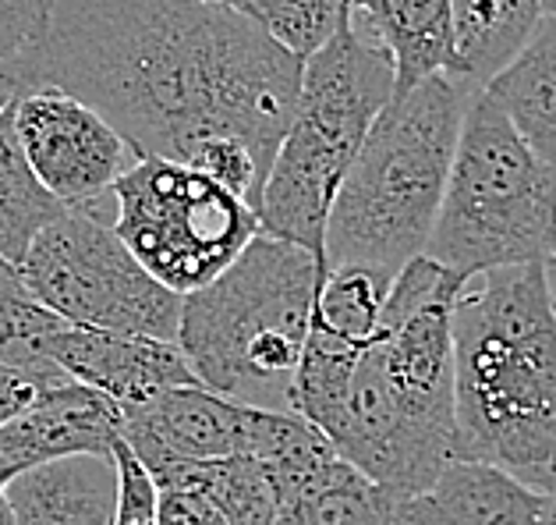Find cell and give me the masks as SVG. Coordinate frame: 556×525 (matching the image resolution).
Returning <instances> with one entry per match:
<instances>
[{
	"label": "cell",
	"instance_id": "obj_1",
	"mask_svg": "<svg viewBox=\"0 0 556 525\" xmlns=\"http://www.w3.org/2000/svg\"><path fill=\"white\" fill-rule=\"evenodd\" d=\"M25 58L39 86L100 111L139 157L206 171L252 210L305 64L238 11L199 0H53Z\"/></svg>",
	"mask_w": 556,
	"mask_h": 525
},
{
	"label": "cell",
	"instance_id": "obj_2",
	"mask_svg": "<svg viewBox=\"0 0 556 525\" xmlns=\"http://www.w3.org/2000/svg\"><path fill=\"white\" fill-rule=\"evenodd\" d=\"M460 285L429 255L390 280L379 327L358 348L341 405L319 429L379 490H426L457 462L451 305Z\"/></svg>",
	"mask_w": 556,
	"mask_h": 525
},
{
	"label": "cell",
	"instance_id": "obj_3",
	"mask_svg": "<svg viewBox=\"0 0 556 525\" xmlns=\"http://www.w3.org/2000/svg\"><path fill=\"white\" fill-rule=\"evenodd\" d=\"M457 458L556 490V299L546 263L468 277L451 305Z\"/></svg>",
	"mask_w": 556,
	"mask_h": 525
},
{
	"label": "cell",
	"instance_id": "obj_4",
	"mask_svg": "<svg viewBox=\"0 0 556 525\" xmlns=\"http://www.w3.org/2000/svg\"><path fill=\"white\" fill-rule=\"evenodd\" d=\"M471 92L451 75L393 92L337 188L323 266H369L397 277L426 252Z\"/></svg>",
	"mask_w": 556,
	"mask_h": 525
},
{
	"label": "cell",
	"instance_id": "obj_5",
	"mask_svg": "<svg viewBox=\"0 0 556 525\" xmlns=\"http://www.w3.org/2000/svg\"><path fill=\"white\" fill-rule=\"evenodd\" d=\"M323 260L274 235H255L206 288L181 299L178 348L213 395L288 409L308 338Z\"/></svg>",
	"mask_w": 556,
	"mask_h": 525
},
{
	"label": "cell",
	"instance_id": "obj_6",
	"mask_svg": "<svg viewBox=\"0 0 556 525\" xmlns=\"http://www.w3.org/2000/svg\"><path fill=\"white\" fill-rule=\"evenodd\" d=\"M390 97L393 64L387 50L358 33L348 8L333 36L302 64L291 125L255 207L263 235L294 241L323 260V235L337 188Z\"/></svg>",
	"mask_w": 556,
	"mask_h": 525
},
{
	"label": "cell",
	"instance_id": "obj_7",
	"mask_svg": "<svg viewBox=\"0 0 556 525\" xmlns=\"http://www.w3.org/2000/svg\"><path fill=\"white\" fill-rule=\"evenodd\" d=\"M556 174L528 150L485 89L468 97L443 203L422 255L468 280L518 263H549Z\"/></svg>",
	"mask_w": 556,
	"mask_h": 525
},
{
	"label": "cell",
	"instance_id": "obj_8",
	"mask_svg": "<svg viewBox=\"0 0 556 525\" xmlns=\"http://www.w3.org/2000/svg\"><path fill=\"white\" fill-rule=\"evenodd\" d=\"M25 288L64 323L178 341L181 295L146 271L114 232V196L64 207L18 263Z\"/></svg>",
	"mask_w": 556,
	"mask_h": 525
},
{
	"label": "cell",
	"instance_id": "obj_9",
	"mask_svg": "<svg viewBox=\"0 0 556 525\" xmlns=\"http://www.w3.org/2000/svg\"><path fill=\"white\" fill-rule=\"evenodd\" d=\"M114 232L128 252L174 295L220 277L260 235L255 210L213 174L139 157L111 188Z\"/></svg>",
	"mask_w": 556,
	"mask_h": 525
},
{
	"label": "cell",
	"instance_id": "obj_10",
	"mask_svg": "<svg viewBox=\"0 0 556 525\" xmlns=\"http://www.w3.org/2000/svg\"><path fill=\"white\" fill-rule=\"evenodd\" d=\"M121 415H125V443L146 468L164 462H216V458L269 462L312 426L294 412L245 405L192 384L121 405Z\"/></svg>",
	"mask_w": 556,
	"mask_h": 525
},
{
	"label": "cell",
	"instance_id": "obj_11",
	"mask_svg": "<svg viewBox=\"0 0 556 525\" xmlns=\"http://www.w3.org/2000/svg\"><path fill=\"white\" fill-rule=\"evenodd\" d=\"M11 125L36 182L64 207L103 199L139 160L100 111L53 86H36L11 103Z\"/></svg>",
	"mask_w": 556,
	"mask_h": 525
},
{
	"label": "cell",
	"instance_id": "obj_12",
	"mask_svg": "<svg viewBox=\"0 0 556 525\" xmlns=\"http://www.w3.org/2000/svg\"><path fill=\"white\" fill-rule=\"evenodd\" d=\"M47 359L67 380L92 387L117 405H131L167 387H202L178 341L61 323L47 341Z\"/></svg>",
	"mask_w": 556,
	"mask_h": 525
},
{
	"label": "cell",
	"instance_id": "obj_13",
	"mask_svg": "<svg viewBox=\"0 0 556 525\" xmlns=\"http://www.w3.org/2000/svg\"><path fill=\"white\" fill-rule=\"evenodd\" d=\"M125 437L121 405L92 387L64 380L43 390L29 409L0 426V487L58 458L100 454L111 458Z\"/></svg>",
	"mask_w": 556,
	"mask_h": 525
},
{
	"label": "cell",
	"instance_id": "obj_14",
	"mask_svg": "<svg viewBox=\"0 0 556 525\" xmlns=\"http://www.w3.org/2000/svg\"><path fill=\"white\" fill-rule=\"evenodd\" d=\"M546 493L485 462H451L426 490L376 487L379 525H539Z\"/></svg>",
	"mask_w": 556,
	"mask_h": 525
},
{
	"label": "cell",
	"instance_id": "obj_15",
	"mask_svg": "<svg viewBox=\"0 0 556 525\" xmlns=\"http://www.w3.org/2000/svg\"><path fill=\"white\" fill-rule=\"evenodd\" d=\"M15 525H114V454L58 458L4 483Z\"/></svg>",
	"mask_w": 556,
	"mask_h": 525
},
{
	"label": "cell",
	"instance_id": "obj_16",
	"mask_svg": "<svg viewBox=\"0 0 556 525\" xmlns=\"http://www.w3.org/2000/svg\"><path fill=\"white\" fill-rule=\"evenodd\" d=\"M362 36L387 50L393 92L451 68V0H348Z\"/></svg>",
	"mask_w": 556,
	"mask_h": 525
},
{
	"label": "cell",
	"instance_id": "obj_17",
	"mask_svg": "<svg viewBox=\"0 0 556 525\" xmlns=\"http://www.w3.org/2000/svg\"><path fill=\"white\" fill-rule=\"evenodd\" d=\"M482 89L528 150L556 174V18L542 15L525 47Z\"/></svg>",
	"mask_w": 556,
	"mask_h": 525
},
{
	"label": "cell",
	"instance_id": "obj_18",
	"mask_svg": "<svg viewBox=\"0 0 556 525\" xmlns=\"http://www.w3.org/2000/svg\"><path fill=\"white\" fill-rule=\"evenodd\" d=\"M542 18L539 0H451V68L465 89H482L525 47Z\"/></svg>",
	"mask_w": 556,
	"mask_h": 525
},
{
	"label": "cell",
	"instance_id": "obj_19",
	"mask_svg": "<svg viewBox=\"0 0 556 525\" xmlns=\"http://www.w3.org/2000/svg\"><path fill=\"white\" fill-rule=\"evenodd\" d=\"M64 203H58L43 185L36 182L22 157V146L11 125V107L0 114V260L22 263L33 238L58 217Z\"/></svg>",
	"mask_w": 556,
	"mask_h": 525
},
{
	"label": "cell",
	"instance_id": "obj_20",
	"mask_svg": "<svg viewBox=\"0 0 556 525\" xmlns=\"http://www.w3.org/2000/svg\"><path fill=\"white\" fill-rule=\"evenodd\" d=\"M390 280L393 277L369 271V266H327L319 277L316 302H312L308 327L344 345H365L379 327Z\"/></svg>",
	"mask_w": 556,
	"mask_h": 525
},
{
	"label": "cell",
	"instance_id": "obj_21",
	"mask_svg": "<svg viewBox=\"0 0 556 525\" xmlns=\"http://www.w3.org/2000/svg\"><path fill=\"white\" fill-rule=\"evenodd\" d=\"M61 323V316H53L47 305L33 299L18 266L0 260V366H15L50 384H64L67 376L47 359V341Z\"/></svg>",
	"mask_w": 556,
	"mask_h": 525
},
{
	"label": "cell",
	"instance_id": "obj_22",
	"mask_svg": "<svg viewBox=\"0 0 556 525\" xmlns=\"http://www.w3.org/2000/svg\"><path fill=\"white\" fill-rule=\"evenodd\" d=\"M227 8L302 61L327 43L348 15V0H227Z\"/></svg>",
	"mask_w": 556,
	"mask_h": 525
},
{
	"label": "cell",
	"instance_id": "obj_23",
	"mask_svg": "<svg viewBox=\"0 0 556 525\" xmlns=\"http://www.w3.org/2000/svg\"><path fill=\"white\" fill-rule=\"evenodd\" d=\"M53 0H0V58H25L47 33Z\"/></svg>",
	"mask_w": 556,
	"mask_h": 525
},
{
	"label": "cell",
	"instance_id": "obj_24",
	"mask_svg": "<svg viewBox=\"0 0 556 525\" xmlns=\"http://www.w3.org/2000/svg\"><path fill=\"white\" fill-rule=\"evenodd\" d=\"M50 387H58V384H50L36 373L15 370V366H0V426L22 415Z\"/></svg>",
	"mask_w": 556,
	"mask_h": 525
},
{
	"label": "cell",
	"instance_id": "obj_25",
	"mask_svg": "<svg viewBox=\"0 0 556 525\" xmlns=\"http://www.w3.org/2000/svg\"><path fill=\"white\" fill-rule=\"evenodd\" d=\"M36 86L39 83H36L29 58H0V114Z\"/></svg>",
	"mask_w": 556,
	"mask_h": 525
},
{
	"label": "cell",
	"instance_id": "obj_26",
	"mask_svg": "<svg viewBox=\"0 0 556 525\" xmlns=\"http://www.w3.org/2000/svg\"><path fill=\"white\" fill-rule=\"evenodd\" d=\"M539 525H556V490H549V493H546V501H542Z\"/></svg>",
	"mask_w": 556,
	"mask_h": 525
},
{
	"label": "cell",
	"instance_id": "obj_27",
	"mask_svg": "<svg viewBox=\"0 0 556 525\" xmlns=\"http://www.w3.org/2000/svg\"><path fill=\"white\" fill-rule=\"evenodd\" d=\"M0 525H15V522H11V511H8V501H4V487H0Z\"/></svg>",
	"mask_w": 556,
	"mask_h": 525
},
{
	"label": "cell",
	"instance_id": "obj_28",
	"mask_svg": "<svg viewBox=\"0 0 556 525\" xmlns=\"http://www.w3.org/2000/svg\"><path fill=\"white\" fill-rule=\"evenodd\" d=\"M542 4V15H553L556 18V0H539Z\"/></svg>",
	"mask_w": 556,
	"mask_h": 525
},
{
	"label": "cell",
	"instance_id": "obj_29",
	"mask_svg": "<svg viewBox=\"0 0 556 525\" xmlns=\"http://www.w3.org/2000/svg\"><path fill=\"white\" fill-rule=\"evenodd\" d=\"M549 260H556V235H553V241H549Z\"/></svg>",
	"mask_w": 556,
	"mask_h": 525
},
{
	"label": "cell",
	"instance_id": "obj_30",
	"mask_svg": "<svg viewBox=\"0 0 556 525\" xmlns=\"http://www.w3.org/2000/svg\"><path fill=\"white\" fill-rule=\"evenodd\" d=\"M199 4H227V0H199Z\"/></svg>",
	"mask_w": 556,
	"mask_h": 525
}]
</instances>
